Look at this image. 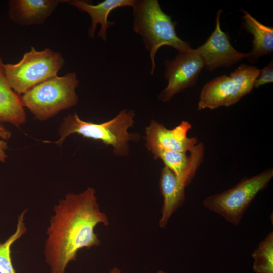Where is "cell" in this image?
I'll list each match as a JSON object with an SVG mask.
<instances>
[{
  "label": "cell",
  "instance_id": "cell-1",
  "mask_svg": "<svg viewBox=\"0 0 273 273\" xmlns=\"http://www.w3.org/2000/svg\"><path fill=\"white\" fill-rule=\"evenodd\" d=\"M53 210L44 254L50 273H65L80 249L100 245L95 228L100 223L109 225V220L100 209L95 190L90 187L78 194H67Z\"/></svg>",
  "mask_w": 273,
  "mask_h": 273
},
{
  "label": "cell",
  "instance_id": "cell-2",
  "mask_svg": "<svg viewBox=\"0 0 273 273\" xmlns=\"http://www.w3.org/2000/svg\"><path fill=\"white\" fill-rule=\"evenodd\" d=\"M133 31L142 38L150 54V73L153 75L156 67L155 55L159 49L167 46L178 52L192 49L190 43L176 34V23L161 9L157 0H135L132 7Z\"/></svg>",
  "mask_w": 273,
  "mask_h": 273
},
{
  "label": "cell",
  "instance_id": "cell-3",
  "mask_svg": "<svg viewBox=\"0 0 273 273\" xmlns=\"http://www.w3.org/2000/svg\"><path fill=\"white\" fill-rule=\"evenodd\" d=\"M134 112L121 110L114 118L105 122L95 123L81 119L76 113L65 116L58 128L59 138L54 143L61 146L72 134L102 142L113 147L114 153L124 156L129 152L128 143L138 140L136 133H128L134 123Z\"/></svg>",
  "mask_w": 273,
  "mask_h": 273
},
{
  "label": "cell",
  "instance_id": "cell-4",
  "mask_svg": "<svg viewBox=\"0 0 273 273\" xmlns=\"http://www.w3.org/2000/svg\"><path fill=\"white\" fill-rule=\"evenodd\" d=\"M79 84L75 72L57 75L28 90L21 96V101L36 119L47 120L77 104Z\"/></svg>",
  "mask_w": 273,
  "mask_h": 273
},
{
  "label": "cell",
  "instance_id": "cell-5",
  "mask_svg": "<svg viewBox=\"0 0 273 273\" xmlns=\"http://www.w3.org/2000/svg\"><path fill=\"white\" fill-rule=\"evenodd\" d=\"M64 64L60 53L49 48L37 51L32 46L20 61L4 64L3 67L11 88L22 95L34 86L57 76Z\"/></svg>",
  "mask_w": 273,
  "mask_h": 273
},
{
  "label": "cell",
  "instance_id": "cell-6",
  "mask_svg": "<svg viewBox=\"0 0 273 273\" xmlns=\"http://www.w3.org/2000/svg\"><path fill=\"white\" fill-rule=\"evenodd\" d=\"M272 177V168L251 177H245L234 187L207 197L203 200V205L228 222L238 225L252 201L267 187Z\"/></svg>",
  "mask_w": 273,
  "mask_h": 273
},
{
  "label": "cell",
  "instance_id": "cell-7",
  "mask_svg": "<svg viewBox=\"0 0 273 273\" xmlns=\"http://www.w3.org/2000/svg\"><path fill=\"white\" fill-rule=\"evenodd\" d=\"M259 71L255 66L241 64L229 76L209 81L201 90L198 109L213 110L236 104L252 91Z\"/></svg>",
  "mask_w": 273,
  "mask_h": 273
},
{
  "label": "cell",
  "instance_id": "cell-8",
  "mask_svg": "<svg viewBox=\"0 0 273 273\" xmlns=\"http://www.w3.org/2000/svg\"><path fill=\"white\" fill-rule=\"evenodd\" d=\"M164 77L166 87L158 95L162 102L169 101L176 94L194 86L204 67V62L196 51L180 52L172 59L165 60Z\"/></svg>",
  "mask_w": 273,
  "mask_h": 273
},
{
  "label": "cell",
  "instance_id": "cell-9",
  "mask_svg": "<svg viewBox=\"0 0 273 273\" xmlns=\"http://www.w3.org/2000/svg\"><path fill=\"white\" fill-rule=\"evenodd\" d=\"M222 10L217 11L215 27L206 41L196 51L201 57L204 67L212 71L220 67H229L247 58L248 53L237 51L231 44L228 34L220 25V16Z\"/></svg>",
  "mask_w": 273,
  "mask_h": 273
},
{
  "label": "cell",
  "instance_id": "cell-10",
  "mask_svg": "<svg viewBox=\"0 0 273 273\" xmlns=\"http://www.w3.org/2000/svg\"><path fill=\"white\" fill-rule=\"evenodd\" d=\"M191 127L189 122L183 121L173 129H169L152 120L146 128V146L149 151L160 149L184 153L191 152L198 143L196 138L188 137V132Z\"/></svg>",
  "mask_w": 273,
  "mask_h": 273
},
{
  "label": "cell",
  "instance_id": "cell-11",
  "mask_svg": "<svg viewBox=\"0 0 273 273\" xmlns=\"http://www.w3.org/2000/svg\"><path fill=\"white\" fill-rule=\"evenodd\" d=\"M155 159H160L185 188L191 182L203 161L204 146L198 143L190 154L154 149L150 150Z\"/></svg>",
  "mask_w": 273,
  "mask_h": 273
},
{
  "label": "cell",
  "instance_id": "cell-12",
  "mask_svg": "<svg viewBox=\"0 0 273 273\" xmlns=\"http://www.w3.org/2000/svg\"><path fill=\"white\" fill-rule=\"evenodd\" d=\"M68 1L10 0L8 15L14 23L21 26L41 25L55 11L58 6Z\"/></svg>",
  "mask_w": 273,
  "mask_h": 273
},
{
  "label": "cell",
  "instance_id": "cell-13",
  "mask_svg": "<svg viewBox=\"0 0 273 273\" xmlns=\"http://www.w3.org/2000/svg\"><path fill=\"white\" fill-rule=\"evenodd\" d=\"M135 0H105L97 5H94L86 1L81 0L68 1L70 5L76 8L82 12L87 13L90 17L91 24L88 30V35L93 38L98 25L101 26L98 36L104 41L107 39L108 29L112 26L115 22L109 21L108 17L113 10L115 9L125 7H132Z\"/></svg>",
  "mask_w": 273,
  "mask_h": 273
},
{
  "label": "cell",
  "instance_id": "cell-14",
  "mask_svg": "<svg viewBox=\"0 0 273 273\" xmlns=\"http://www.w3.org/2000/svg\"><path fill=\"white\" fill-rule=\"evenodd\" d=\"M159 186L163 203L159 224L160 228H164L171 215L184 203L185 187L178 181L172 171L165 166L161 169Z\"/></svg>",
  "mask_w": 273,
  "mask_h": 273
},
{
  "label": "cell",
  "instance_id": "cell-15",
  "mask_svg": "<svg viewBox=\"0 0 273 273\" xmlns=\"http://www.w3.org/2000/svg\"><path fill=\"white\" fill-rule=\"evenodd\" d=\"M0 57V123L9 122L16 126L25 123L26 116L21 96L9 85Z\"/></svg>",
  "mask_w": 273,
  "mask_h": 273
},
{
  "label": "cell",
  "instance_id": "cell-16",
  "mask_svg": "<svg viewBox=\"0 0 273 273\" xmlns=\"http://www.w3.org/2000/svg\"><path fill=\"white\" fill-rule=\"evenodd\" d=\"M243 26L253 36L252 49L247 53L249 62L254 63L261 56L273 52V28L258 21L247 11L242 10Z\"/></svg>",
  "mask_w": 273,
  "mask_h": 273
},
{
  "label": "cell",
  "instance_id": "cell-17",
  "mask_svg": "<svg viewBox=\"0 0 273 273\" xmlns=\"http://www.w3.org/2000/svg\"><path fill=\"white\" fill-rule=\"evenodd\" d=\"M27 210H24L18 218L15 232L7 240L0 243V273H17L11 258L12 245L27 232L24 221Z\"/></svg>",
  "mask_w": 273,
  "mask_h": 273
},
{
  "label": "cell",
  "instance_id": "cell-18",
  "mask_svg": "<svg viewBox=\"0 0 273 273\" xmlns=\"http://www.w3.org/2000/svg\"><path fill=\"white\" fill-rule=\"evenodd\" d=\"M256 273H273V232H269L252 254Z\"/></svg>",
  "mask_w": 273,
  "mask_h": 273
},
{
  "label": "cell",
  "instance_id": "cell-19",
  "mask_svg": "<svg viewBox=\"0 0 273 273\" xmlns=\"http://www.w3.org/2000/svg\"><path fill=\"white\" fill-rule=\"evenodd\" d=\"M273 81V62L271 60L264 68L260 70L259 74L256 79L254 88H258L260 86Z\"/></svg>",
  "mask_w": 273,
  "mask_h": 273
},
{
  "label": "cell",
  "instance_id": "cell-20",
  "mask_svg": "<svg viewBox=\"0 0 273 273\" xmlns=\"http://www.w3.org/2000/svg\"><path fill=\"white\" fill-rule=\"evenodd\" d=\"M8 148V144L5 140H0V162H5L7 158H8V155L6 151Z\"/></svg>",
  "mask_w": 273,
  "mask_h": 273
},
{
  "label": "cell",
  "instance_id": "cell-21",
  "mask_svg": "<svg viewBox=\"0 0 273 273\" xmlns=\"http://www.w3.org/2000/svg\"><path fill=\"white\" fill-rule=\"evenodd\" d=\"M11 137V132L3 125H0V139L7 141Z\"/></svg>",
  "mask_w": 273,
  "mask_h": 273
},
{
  "label": "cell",
  "instance_id": "cell-22",
  "mask_svg": "<svg viewBox=\"0 0 273 273\" xmlns=\"http://www.w3.org/2000/svg\"><path fill=\"white\" fill-rule=\"evenodd\" d=\"M110 273H120V270L118 268L115 267L110 270Z\"/></svg>",
  "mask_w": 273,
  "mask_h": 273
},
{
  "label": "cell",
  "instance_id": "cell-23",
  "mask_svg": "<svg viewBox=\"0 0 273 273\" xmlns=\"http://www.w3.org/2000/svg\"><path fill=\"white\" fill-rule=\"evenodd\" d=\"M156 273H167V272H165L163 270H160L158 271Z\"/></svg>",
  "mask_w": 273,
  "mask_h": 273
}]
</instances>
